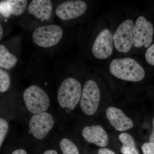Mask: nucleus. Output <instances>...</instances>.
Instances as JSON below:
<instances>
[{
  "mask_svg": "<svg viewBox=\"0 0 154 154\" xmlns=\"http://www.w3.org/2000/svg\"><path fill=\"white\" fill-rule=\"evenodd\" d=\"M87 9V4L84 1H67L58 5L55 14L61 20L68 21L81 17L85 14Z\"/></svg>",
  "mask_w": 154,
  "mask_h": 154,
  "instance_id": "obj_10",
  "label": "nucleus"
},
{
  "mask_svg": "<svg viewBox=\"0 0 154 154\" xmlns=\"http://www.w3.org/2000/svg\"><path fill=\"white\" fill-rule=\"evenodd\" d=\"M153 33V26L151 22L144 17L140 16L134 25V46L136 48H149L152 42Z\"/></svg>",
  "mask_w": 154,
  "mask_h": 154,
  "instance_id": "obj_7",
  "label": "nucleus"
},
{
  "mask_svg": "<svg viewBox=\"0 0 154 154\" xmlns=\"http://www.w3.org/2000/svg\"><path fill=\"white\" fill-rule=\"evenodd\" d=\"M18 61L17 58L9 51L7 48L0 45V67L5 69H10L15 66Z\"/></svg>",
  "mask_w": 154,
  "mask_h": 154,
  "instance_id": "obj_15",
  "label": "nucleus"
},
{
  "mask_svg": "<svg viewBox=\"0 0 154 154\" xmlns=\"http://www.w3.org/2000/svg\"><path fill=\"white\" fill-rule=\"evenodd\" d=\"M52 4L49 0H33L28 6L29 14L42 21L48 20L52 12Z\"/></svg>",
  "mask_w": 154,
  "mask_h": 154,
  "instance_id": "obj_13",
  "label": "nucleus"
},
{
  "mask_svg": "<svg viewBox=\"0 0 154 154\" xmlns=\"http://www.w3.org/2000/svg\"><path fill=\"white\" fill-rule=\"evenodd\" d=\"M10 77L9 74L2 69H0V92L5 93L10 87Z\"/></svg>",
  "mask_w": 154,
  "mask_h": 154,
  "instance_id": "obj_18",
  "label": "nucleus"
},
{
  "mask_svg": "<svg viewBox=\"0 0 154 154\" xmlns=\"http://www.w3.org/2000/svg\"><path fill=\"white\" fill-rule=\"evenodd\" d=\"M54 125L52 115L47 112L34 114L31 117L29 126V133L37 139L44 138Z\"/></svg>",
  "mask_w": 154,
  "mask_h": 154,
  "instance_id": "obj_8",
  "label": "nucleus"
},
{
  "mask_svg": "<svg viewBox=\"0 0 154 154\" xmlns=\"http://www.w3.org/2000/svg\"><path fill=\"white\" fill-rule=\"evenodd\" d=\"M3 35V29L2 25H0V40H2Z\"/></svg>",
  "mask_w": 154,
  "mask_h": 154,
  "instance_id": "obj_26",
  "label": "nucleus"
},
{
  "mask_svg": "<svg viewBox=\"0 0 154 154\" xmlns=\"http://www.w3.org/2000/svg\"><path fill=\"white\" fill-rule=\"evenodd\" d=\"M98 154H115L114 152L107 148H101L98 151Z\"/></svg>",
  "mask_w": 154,
  "mask_h": 154,
  "instance_id": "obj_22",
  "label": "nucleus"
},
{
  "mask_svg": "<svg viewBox=\"0 0 154 154\" xmlns=\"http://www.w3.org/2000/svg\"><path fill=\"white\" fill-rule=\"evenodd\" d=\"M109 70L114 76L129 82H140L145 75L144 70L141 66L130 57L113 60L110 62Z\"/></svg>",
  "mask_w": 154,
  "mask_h": 154,
  "instance_id": "obj_1",
  "label": "nucleus"
},
{
  "mask_svg": "<svg viewBox=\"0 0 154 154\" xmlns=\"http://www.w3.org/2000/svg\"><path fill=\"white\" fill-rule=\"evenodd\" d=\"M134 23L127 19L118 26L113 35L116 49L119 52H129L133 45Z\"/></svg>",
  "mask_w": 154,
  "mask_h": 154,
  "instance_id": "obj_6",
  "label": "nucleus"
},
{
  "mask_svg": "<svg viewBox=\"0 0 154 154\" xmlns=\"http://www.w3.org/2000/svg\"><path fill=\"white\" fill-rule=\"evenodd\" d=\"M63 34V30L59 25H49L36 28L32 37L33 42L39 47L48 48L57 45Z\"/></svg>",
  "mask_w": 154,
  "mask_h": 154,
  "instance_id": "obj_4",
  "label": "nucleus"
},
{
  "mask_svg": "<svg viewBox=\"0 0 154 154\" xmlns=\"http://www.w3.org/2000/svg\"><path fill=\"white\" fill-rule=\"evenodd\" d=\"M12 154H28L27 152L23 149H19L14 151Z\"/></svg>",
  "mask_w": 154,
  "mask_h": 154,
  "instance_id": "obj_24",
  "label": "nucleus"
},
{
  "mask_svg": "<svg viewBox=\"0 0 154 154\" xmlns=\"http://www.w3.org/2000/svg\"><path fill=\"white\" fill-rule=\"evenodd\" d=\"M23 99L27 109L33 114L45 112L49 108V96L38 86L31 85L26 89L23 94Z\"/></svg>",
  "mask_w": 154,
  "mask_h": 154,
  "instance_id": "obj_3",
  "label": "nucleus"
},
{
  "mask_svg": "<svg viewBox=\"0 0 154 154\" xmlns=\"http://www.w3.org/2000/svg\"><path fill=\"white\" fill-rule=\"evenodd\" d=\"M153 129L152 134L149 137V141L150 142L154 143V117L152 120Z\"/></svg>",
  "mask_w": 154,
  "mask_h": 154,
  "instance_id": "obj_23",
  "label": "nucleus"
},
{
  "mask_svg": "<svg viewBox=\"0 0 154 154\" xmlns=\"http://www.w3.org/2000/svg\"><path fill=\"white\" fill-rule=\"evenodd\" d=\"M82 134L85 140L90 143L105 147L108 144V137L105 130L99 125L87 126L83 129Z\"/></svg>",
  "mask_w": 154,
  "mask_h": 154,
  "instance_id": "obj_12",
  "label": "nucleus"
},
{
  "mask_svg": "<svg viewBox=\"0 0 154 154\" xmlns=\"http://www.w3.org/2000/svg\"><path fill=\"white\" fill-rule=\"evenodd\" d=\"M43 154H58L57 152L54 150H48L46 151Z\"/></svg>",
  "mask_w": 154,
  "mask_h": 154,
  "instance_id": "obj_25",
  "label": "nucleus"
},
{
  "mask_svg": "<svg viewBox=\"0 0 154 154\" xmlns=\"http://www.w3.org/2000/svg\"><path fill=\"white\" fill-rule=\"evenodd\" d=\"M114 45L113 34L110 30L105 28L96 37L92 46V54L96 58L105 59L113 53Z\"/></svg>",
  "mask_w": 154,
  "mask_h": 154,
  "instance_id": "obj_9",
  "label": "nucleus"
},
{
  "mask_svg": "<svg viewBox=\"0 0 154 154\" xmlns=\"http://www.w3.org/2000/svg\"><path fill=\"white\" fill-rule=\"evenodd\" d=\"M28 2L25 0H6L1 1L0 13L5 18H8L12 15L18 16L25 12Z\"/></svg>",
  "mask_w": 154,
  "mask_h": 154,
  "instance_id": "obj_14",
  "label": "nucleus"
},
{
  "mask_svg": "<svg viewBox=\"0 0 154 154\" xmlns=\"http://www.w3.org/2000/svg\"><path fill=\"white\" fill-rule=\"evenodd\" d=\"M119 139L122 144L121 148L122 153L139 154L134 139L130 134L126 133H122L119 134Z\"/></svg>",
  "mask_w": 154,
  "mask_h": 154,
  "instance_id": "obj_16",
  "label": "nucleus"
},
{
  "mask_svg": "<svg viewBox=\"0 0 154 154\" xmlns=\"http://www.w3.org/2000/svg\"><path fill=\"white\" fill-rule=\"evenodd\" d=\"M100 99V90L96 82L91 80L87 81L80 100V107L83 112L86 115H93L98 109Z\"/></svg>",
  "mask_w": 154,
  "mask_h": 154,
  "instance_id": "obj_5",
  "label": "nucleus"
},
{
  "mask_svg": "<svg viewBox=\"0 0 154 154\" xmlns=\"http://www.w3.org/2000/svg\"><path fill=\"white\" fill-rule=\"evenodd\" d=\"M145 58L148 63L154 66V44L150 45L146 51Z\"/></svg>",
  "mask_w": 154,
  "mask_h": 154,
  "instance_id": "obj_20",
  "label": "nucleus"
},
{
  "mask_svg": "<svg viewBox=\"0 0 154 154\" xmlns=\"http://www.w3.org/2000/svg\"><path fill=\"white\" fill-rule=\"evenodd\" d=\"M60 147L63 154H79L77 146L67 138H63L60 143Z\"/></svg>",
  "mask_w": 154,
  "mask_h": 154,
  "instance_id": "obj_17",
  "label": "nucleus"
},
{
  "mask_svg": "<svg viewBox=\"0 0 154 154\" xmlns=\"http://www.w3.org/2000/svg\"><path fill=\"white\" fill-rule=\"evenodd\" d=\"M143 154H154V143L147 142L143 145L141 147Z\"/></svg>",
  "mask_w": 154,
  "mask_h": 154,
  "instance_id": "obj_21",
  "label": "nucleus"
},
{
  "mask_svg": "<svg viewBox=\"0 0 154 154\" xmlns=\"http://www.w3.org/2000/svg\"><path fill=\"white\" fill-rule=\"evenodd\" d=\"M106 116L111 125L118 131H125L133 127L132 120L119 108L108 107L106 110Z\"/></svg>",
  "mask_w": 154,
  "mask_h": 154,
  "instance_id": "obj_11",
  "label": "nucleus"
},
{
  "mask_svg": "<svg viewBox=\"0 0 154 154\" xmlns=\"http://www.w3.org/2000/svg\"><path fill=\"white\" fill-rule=\"evenodd\" d=\"M8 130V124L4 119H0V147H2Z\"/></svg>",
  "mask_w": 154,
  "mask_h": 154,
  "instance_id": "obj_19",
  "label": "nucleus"
},
{
  "mask_svg": "<svg viewBox=\"0 0 154 154\" xmlns=\"http://www.w3.org/2000/svg\"><path fill=\"white\" fill-rule=\"evenodd\" d=\"M82 93V85L79 82L73 78H68L61 83L58 90L59 105L62 108L74 110L81 100Z\"/></svg>",
  "mask_w": 154,
  "mask_h": 154,
  "instance_id": "obj_2",
  "label": "nucleus"
}]
</instances>
